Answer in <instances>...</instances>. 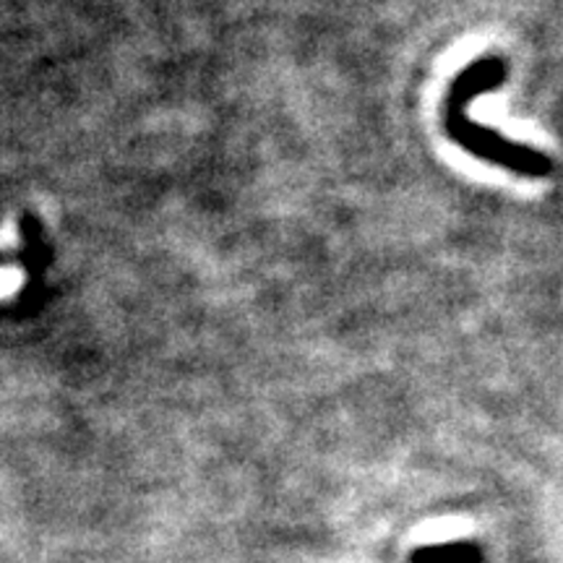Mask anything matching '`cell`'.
<instances>
[{
    "mask_svg": "<svg viewBox=\"0 0 563 563\" xmlns=\"http://www.w3.org/2000/svg\"><path fill=\"white\" fill-rule=\"evenodd\" d=\"M506 60L498 55H485L475 60L456 76L446 97V110H443V125L460 144L464 152L473 157L490 162V165L506 167V170L522 175V178H545L553 170V162L548 154L532 150V146L519 144V141L506 139L504 133L488 129V125L473 121L470 104L477 97L496 91L506 79Z\"/></svg>",
    "mask_w": 563,
    "mask_h": 563,
    "instance_id": "obj_1",
    "label": "cell"
},
{
    "mask_svg": "<svg viewBox=\"0 0 563 563\" xmlns=\"http://www.w3.org/2000/svg\"><path fill=\"white\" fill-rule=\"evenodd\" d=\"M410 563H485V553L473 540H449L441 545H426L412 553Z\"/></svg>",
    "mask_w": 563,
    "mask_h": 563,
    "instance_id": "obj_2",
    "label": "cell"
},
{
    "mask_svg": "<svg viewBox=\"0 0 563 563\" xmlns=\"http://www.w3.org/2000/svg\"><path fill=\"white\" fill-rule=\"evenodd\" d=\"M21 285H24V272L0 269V298H5V295H13Z\"/></svg>",
    "mask_w": 563,
    "mask_h": 563,
    "instance_id": "obj_3",
    "label": "cell"
}]
</instances>
